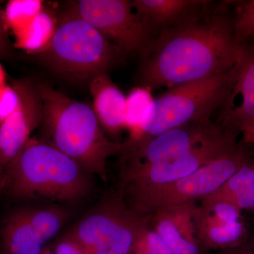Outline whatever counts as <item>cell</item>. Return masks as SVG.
Masks as SVG:
<instances>
[{
	"label": "cell",
	"mask_w": 254,
	"mask_h": 254,
	"mask_svg": "<svg viewBox=\"0 0 254 254\" xmlns=\"http://www.w3.org/2000/svg\"><path fill=\"white\" fill-rule=\"evenodd\" d=\"M44 245L23 209L13 212L5 219L0 229V249L2 254H41Z\"/></svg>",
	"instance_id": "cell-15"
},
{
	"label": "cell",
	"mask_w": 254,
	"mask_h": 254,
	"mask_svg": "<svg viewBox=\"0 0 254 254\" xmlns=\"http://www.w3.org/2000/svg\"><path fill=\"white\" fill-rule=\"evenodd\" d=\"M143 232L145 240L153 254H175L165 241L150 226L145 217Z\"/></svg>",
	"instance_id": "cell-25"
},
{
	"label": "cell",
	"mask_w": 254,
	"mask_h": 254,
	"mask_svg": "<svg viewBox=\"0 0 254 254\" xmlns=\"http://www.w3.org/2000/svg\"><path fill=\"white\" fill-rule=\"evenodd\" d=\"M91 175L39 138H31L0 177V193L21 200L73 203L93 190Z\"/></svg>",
	"instance_id": "cell-3"
},
{
	"label": "cell",
	"mask_w": 254,
	"mask_h": 254,
	"mask_svg": "<svg viewBox=\"0 0 254 254\" xmlns=\"http://www.w3.org/2000/svg\"><path fill=\"white\" fill-rule=\"evenodd\" d=\"M195 201L172 205L147 215L148 224L175 254H203L197 237Z\"/></svg>",
	"instance_id": "cell-11"
},
{
	"label": "cell",
	"mask_w": 254,
	"mask_h": 254,
	"mask_svg": "<svg viewBox=\"0 0 254 254\" xmlns=\"http://www.w3.org/2000/svg\"><path fill=\"white\" fill-rule=\"evenodd\" d=\"M6 25L4 19V11L0 8V56L6 54L8 50L7 38L6 35Z\"/></svg>",
	"instance_id": "cell-28"
},
{
	"label": "cell",
	"mask_w": 254,
	"mask_h": 254,
	"mask_svg": "<svg viewBox=\"0 0 254 254\" xmlns=\"http://www.w3.org/2000/svg\"><path fill=\"white\" fill-rule=\"evenodd\" d=\"M126 0H79L73 9L125 54H139L152 41Z\"/></svg>",
	"instance_id": "cell-8"
},
{
	"label": "cell",
	"mask_w": 254,
	"mask_h": 254,
	"mask_svg": "<svg viewBox=\"0 0 254 254\" xmlns=\"http://www.w3.org/2000/svg\"><path fill=\"white\" fill-rule=\"evenodd\" d=\"M230 202L236 205L237 208L243 210L254 211V185L242 190L235 195Z\"/></svg>",
	"instance_id": "cell-27"
},
{
	"label": "cell",
	"mask_w": 254,
	"mask_h": 254,
	"mask_svg": "<svg viewBox=\"0 0 254 254\" xmlns=\"http://www.w3.org/2000/svg\"><path fill=\"white\" fill-rule=\"evenodd\" d=\"M38 87L43 102L42 141L107 182L108 160L122 153L123 144L108 137L93 107L71 99L49 85L41 83Z\"/></svg>",
	"instance_id": "cell-2"
},
{
	"label": "cell",
	"mask_w": 254,
	"mask_h": 254,
	"mask_svg": "<svg viewBox=\"0 0 254 254\" xmlns=\"http://www.w3.org/2000/svg\"><path fill=\"white\" fill-rule=\"evenodd\" d=\"M41 254H54V252H53V249L50 248L49 247H46L42 251Z\"/></svg>",
	"instance_id": "cell-32"
},
{
	"label": "cell",
	"mask_w": 254,
	"mask_h": 254,
	"mask_svg": "<svg viewBox=\"0 0 254 254\" xmlns=\"http://www.w3.org/2000/svg\"><path fill=\"white\" fill-rule=\"evenodd\" d=\"M245 49L226 14L200 16L152 39L141 55L140 81L153 91L210 77L235 67Z\"/></svg>",
	"instance_id": "cell-1"
},
{
	"label": "cell",
	"mask_w": 254,
	"mask_h": 254,
	"mask_svg": "<svg viewBox=\"0 0 254 254\" xmlns=\"http://www.w3.org/2000/svg\"><path fill=\"white\" fill-rule=\"evenodd\" d=\"M3 173V170L2 168H1V165H0V177H1V175H2Z\"/></svg>",
	"instance_id": "cell-33"
},
{
	"label": "cell",
	"mask_w": 254,
	"mask_h": 254,
	"mask_svg": "<svg viewBox=\"0 0 254 254\" xmlns=\"http://www.w3.org/2000/svg\"><path fill=\"white\" fill-rule=\"evenodd\" d=\"M208 1L203 0H133L132 8L152 37L153 31L162 32L190 22L202 16Z\"/></svg>",
	"instance_id": "cell-13"
},
{
	"label": "cell",
	"mask_w": 254,
	"mask_h": 254,
	"mask_svg": "<svg viewBox=\"0 0 254 254\" xmlns=\"http://www.w3.org/2000/svg\"><path fill=\"white\" fill-rule=\"evenodd\" d=\"M197 237L203 251L225 250L248 240V229L243 219L226 224L196 223Z\"/></svg>",
	"instance_id": "cell-17"
},
{
	"label": "cell",
	"mask_w": 254,
	"mask_h": 254,
	"mask_svg": "<svg viewBox=\"0 0 254 254\" xmlns=\"http://www.w3.org/2000/svg\"><path fill=\"white\" fill-rule=\"evenodd\" d=\"M226 130L213 122L171 128L123 150V167L143 166L168 161L221 136Z\"/></svg>",
	"instance_id": "cell-9"
},
{
	"label": "cell",
	"mask_w": 254,
	"mask_h": 254,
	"mask_svg": "<svg viewBox=\"0 0 254 254\" xmlns=\"http://www.w3.org/2000/svg\"><path fill=\"white\" fill-rule=\"evenodd\" d=\"M28 221L45 244L58 235L73 214L64 206H45L23 208Z\"/></svg>",
	"instance_id": "cell-19"
},
{
	"label": "cell",
	"mask_w": 254,
	"mask_h": 254,
	"mask_svg": "<svg viewBox=\"0 0 254 254\" xmlns=\"http://www.w3.org/2000/svg\"><path fill=\"white\" fill-rule=\"evenodd\" d=\"M17 108L0 125V165L3 172L19 153L43 120V102L38 85L29 79L16 80Z\"/></svg>",
	"instance_id": "cell-10"
},
{
	"label": "cell",
	"mask_w": 254,
	"mask_h": 254,
	"mask_svg": "<svg viewBox=\"0 0 254 254\" xmlns=\"http://www.w3.org/2000/svg\"><path fill=\"white\" fill-rule=\"evenodd\" d=\"M6 83L5 82V72L2 66L0 64V86Z\"/></svg>",
	"instance_id": "cell-31"
},
{
	"label": "cell",
	"mask_w": 254,
	"mask_h": 254,
	"mask_svg": "<svg viewBox=\"0 0 254 254\" xmlns=\"http://www.w3.org/2000/svg\"><path fill=\"white\" fill-rule=\"evenodd\" d=\"M240 63L226 72L174 86L154 99L142 124L139 138L133 145L171 128L210 121L230 93Z\"/></svg>",
	"instance_id": "cell-5"
},
{
	"label": "cell",
	"mask_w": 254,
	"mask_h": 254,
	"mask_svg": "<svg viewBox=\"0 0 254 254\" xmlns=\"http://www.w3.org/2000/svg\"><path fill=\"white\" fill-rule=\"evenodd\" d=\"M38 57L57 75L68 81L89 82L108 73L125 53L71 8L60 18L54 36Z\"/></svg>",
	"instance_id": "cell-4"
},
{
	"label": "cell",
	"mask_w": 254,
	"mask_h": 254,
	"mask_svg": "<svg viewBox=\"0 0 254 254\" xmlns=\"http://www.w3.org/2000/svg\"><path fill=\"white\" fill-rule=\"evenodd\" d=\"M237 145L236 136L226 131L215 139L168 161L143 166L122 167L120 189L124 194L128 195L176 182L235 149Z\"/></svg>",
	"instance_id": "cell-7"
},
{
	"label": "cell",
	"mask_w": 254,
	"mask_h": 254,
	"mask_svg": "<svg viewBox=\"0 0 254 254\" xmlns=\"http://www.w3.org/2000/svg\"><path fill=\"white\" fill-rule=\"evenodd\" d=\"M220 254H254V250L252 243L247 240L236 247L221 251Z\"/></svg>",
	"instance_id": "cell-29"
},
{
	"label": "cell",
	"mask_w": 254,
	"mask_h": 254,
	"mask_svg": "<svg viewBox=\"0 0 254 254\" xmlns=\"http://www.w3.org/2000/svg\"><path fill=\"white\" fill-rule=\"evenodd\" d=\"M53 250L54 254H88L83 246L69 231L60 237Z\"/></svg>",
	"instance_id": "cell-26"
},
{
	"label": "cell",
	"mask_w": 254,
	"mask_h": 254,
	"mask_svg": "<svg viewBox=\"0 0 254 254\" xmlns=\"http://www.w3.org/2000/svg\"><path fill=\"white\" fill-rule=\"evenodd\" d=\"M44 7L43 1L38 0H13L6 4L4 11L6 27L13 34L21 31L34 19Z\"/></svg>",
	"instance_id": "cell-21"
},
{
	"label": "cell",
	"mask_w": 254,
	"mask_h": 254,
	"mask_svg": "<svg viewBox=\"0 0 254 254\" xmlns=\"http://www.w3.org/2000/svg\"><path fill=\"white\" fill-rule=\"evenodd\" d=\"M241 133L243 135L244 142L254 144V123L245 127Z\"/></svg>",
	"instance_id": "cell-30"
},
{
	"label": "cell",
	"mask_w": 254,
	"mask_h": 254,
	"mask_svg": "<svg viewBox=\"0 0 254 254\" xmlns=\"http://www.w3.org/2000/svg\"><path fill=\"white\" fill-rule=\"evenodd\" d=\"M252 243V247H253V249L254 250V242H251Z\"/></svg>",
	"instance_id": "cell-34"
},
{
	"label": "cell",
	"mask_w": 254,
	"mask_h": 254,
	"mask_svg": "<svg viewBox=\"0 0 254 254\" xmlns=\"http://www.w3.org/2000/svg\"><path fill=\"white\" fill-rule=\"evenodd\" d=\"M93 109L107 134L117 135L126 128V97L108 73L90 81Z\"/></svg>",
	"instance_id": "cell-14"
},
{
	"label": "cell",
	"mask_w": 254,
	"mask_h": 254,
	"mask_svg": "<svg viewBox=\"0 0 254 254\" xmlns=\"http://www.w3.org/2000/svg\"><path fill=\"white\" fill-rule=\"evenodd\" d=\"M254 123V50L247 48L218 125L236 136Z\"/></svg>",
	"instance_id": "cell-12"
},
{
	"label": "cell",
	"mask_w": 254,
	"mask_h": 254,
	"mask_svg": "<svg viewBox=\"0 0 254 254\" xmlns=\"http://www.w3.org/2000/svg\"><path fill=\"white\" fill-rule=\"evenodd\" d=\"M253 185H254V162L251 160L240 170H237L236 173L234 174L219 190L204 198L210 200H225L230 201L242 190Z\"/></svg>",
	"instance_id": "cell-22"
},
{
	"label": "cell",
	"mask_w": 254,
	"mask_h": 254,
	"mask_svg": "<svg viewBox=\"0 0 254 254\" xmlns=\"http://www.w3.org/2000/svg\"><path fill=\"white\" fill-rule=\"evenodd\" d=\"M151 91L145 87H136L126 97V128L130 133L123 148L133 144L139 138L142 124L154 100Z\"/></svg>",
	"instance_id": "cell-20"
},
{
	"label": "cell",
	"mask_w": 254,
	"mask_h": 254,
	"mask_svg": "<svg viewBox=\"0 0 254 254\" xmlns=\"http://www.w3.org/2000/svg\"><path fill=\"white\" fill-rule=\"evenodd\" d=\"M131 254H132V253H131Z\"/></svg>",
	"instance_id": "cell-35"
},
{
	"label": "cell",
	"mask_w": 254,
	"mask_h": 254,
	"mask_svg": "<svg viewBox=\"0 0 254 254\" xmlns=\"http://www.w3.org/2000/svg\"><path fill=\"white\" fill-rule=\"evenodd\" d=\"M58 22L54 13L44 6L28 26L14 33L15 46L34 54L41 53L54 36Z\"/></svg>",
	"instance_id": "cell-18"
},
{
	"label": "cell",
	"mask_w": 254,
	"mask_h": 254,
	"mask_svg": "<svg viewBox=\"0 0 254 254\" xmlns=\"http://www.w3.org/2000/svg\"><path fill=\"white\" fill-rule=\"evenodd\" d=\"M19 98L13 86L4 83L0 86V125L17 108Z\"/></svg>",
	"instance_id": "cell-24"
},
{
	"label": "cell",
	"mask_w": 254,
	"mask_h": 254,
	"mask_svg": "<svg viewBox=\"0 0 254 254\" xmlns=\"http://www.w3.org/2000/svg\"><path fill=\"white\" fill-rule=\"evenodd\" d=\"M251 160L248 150L237 145L181 180L125 195V198L128 206L141 216L165 207L203 199L219 190Z\"/></svg>",
	"instance_id": "cell-6"
},
{
	"label": "cell",
	"mask_w": 254,
	"mask_h": 254,
	"mask_svg": "<svg viewBox=\"0 0 254 254\" xmlns=\"http://www.w3.org/2000/svg\"><path fill=\"white\" fill-rule=\"evenodd\" d=\"M143 216L133 210L124 214L100 235L96 245L88 254H131L133 242Z\"/></svg>",
	"instance_id": "cell-16"
},
{
	"label": "cell",
	"mask_w": 254,
	"mask_h": 254,
	"mask_svg": "<svg viewBox=\"0 0 254 254\" xmlns=\"http://www.w3.org/2000/svg\"><path fill=\"white\" fill-rule=\"evenodd\" d=\"M233 24L239 43L254 38V0L244 5Z\"/></svg>",
	"instance_id": "cell-23"
}]
</instances>
